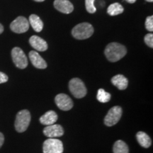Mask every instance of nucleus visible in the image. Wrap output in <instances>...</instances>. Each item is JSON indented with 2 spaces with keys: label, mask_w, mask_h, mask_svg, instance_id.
<instances>
[{
  "label": "nucleus",
  "mask_w": 153,
  "mask_h": 153,
  "mask_svg": "<svg viewBox=\"0 0 153 153\" xmlns=\"http://www.w3.org/2000/svg\"><path fill=\"white\" fill-rule=\"evenodd\" d=\"M104 53L108 61L115 62L125 56L127 53V49L123 45L120 43H111L107 45Z\"/></svg>",
  "instance_id": "1"
},
{
  "label": "nucleus",
  "mask_w": 153,
  "mask_h": 153,
  "mask_svg": "<svg viewBox=\"0 0 153 153\" xmlns=\"http://www.w3.org/2000/svg\"><path fill=\"white\" fill-rule=\"evenodd\" d=\"M94 27L89 23H81L74 26L72 30V35L78 40H85L91 37L94 33Z\"/></svg>",
  "instance_id": "2"
},
{
  "label": "nucleus",
  "mask_w": 153,
  "mask_h": 153,
  "mask_svg": "<svg viewBox=\"0 0 153 153\" xmlns=\"http://www.w3.org/2000/svg\"><path fill=\"white\" fill-rule=\"evenodd\" d=\"M30 122V114L28 110L24 109L18 112L15 120V128L18 133H23L27 130Z\"/></svg>",
  "instance_id": "3"
},
{
  "label": "nucleus",
  "mask_w": 153,
  "mask_h": 153,
  "mask_svg": "<svg viewBox=\"0 0 153 153\" xmlns=\"http://www.w3.org/2000/svg\"><path fill=\"white\" fill-rule=\"evenodd\" d=\"M69 89L75 98L81 99L87 94V88L84 82L79 78H73L69 82Z\"/></svg>",
  "instance_id": "4"
},
{
  "label": "nucleus",
  "mask_w": 153,
  "mask_h": 153,
  "mask_svg": "<svg viewBox=\"0 0 153 153\" xmlns=\"http://www.w3.org/2000/svg\"><path fill=\"white\" fill-rule=\"evenodd\" d=\"M63 150L62 142L58 139L48 138L43 143V153H62Z\"/></svg>",
  "instance_id": "5"
},
{
  "label": "nucleus",
  "mask_w": 153,
  "mask_h": 153,
  "mask_svg": "<svg viewBox=\"0 0 153 153\" xmlns=\"http://www.w3.org/2000/svg\"><path fill=\"white\" fill-rule=\"evenodd\" d=\"M122 112L123 111L120 106H116L111 108L104 118L105 125L108 127L116 125L121 118Z\"/></svg>",
  "instance_id": "6"
},
{
  "label": "nucleus",
  "mask_w": 153,
  "mask_h": 153,
  "mask_svg": "<svg viewBox=\"0 0 153 153\" xmlns=\"http://www.w3.org/2000/svg\"><path fill=\"white\" fill-rule=\"evenodd\" d=\"M11 57L13 62L17 68L25 69L28 66V59L24 51L20 48L15 47L11 51Z\"/></svg>",
  "instance_id": "7"
},
{
  "label": "nucleus",
  "mask_w": 153,
  "mask_h": 153,
  "mask_svg": "<svg viewBox=\"0 0 153 153\" xmlns=\"http://www.w3.org/2000/svg\"><path fill=\"white\" fill-rule=\"evenodd\" d=\"M10 28L16 33H23L29 28V22L24 16H18L10 24Z\"/></svg>",
  "instance_id": "8"
},
{
  "label": "nucleus",
  "mask_w": 153,
  "mask_h": 153,
  "mask_svg": "<svg viewBox=\"0 0 153 153\" xmlns=\"http://www.w3.org/2000/svg\"><path fill=\"white\" fill-rule=\"evenodd\" d=\"M55 102L57 106L62 111H69L73 107L72 99L65 94H59L55 98Z\"/></svg>",
  "instance_id": "9"
},
{
  "label": "nucleus",
  "mask_w": 153,
  "mask_h": 153,
  "mask_svg": "<svg viewBox=\"0 0 153 153\" xmlns=\"http://www.w3.org/2000/svg\"><path fill=\"white\" fill-rule=\"evenodd\" d=\"M43 134L48 138H56L62 136L64 134V130L59 124H53L47 126L43 129Z\"/></svg>",
  "instance_id": "10"
},
{
  "label": "nucleus",
  "mask_w": 153,
  "mask_h": 153,
  "mask_svg": "<svg viewBox=\"0 0 153 153\" xmlns=\"http://www.w3.org/2000/svg\"><path fill=\"white\" fill-rule=\"evenodd\" d=\"M53 4L57 11L64 14H70L74 9L72 4L68 0H55Z\"/></svg>",
  "instance_id": "11"
},
{
  "label": "nucleus",
  "mask_w": 153,
  "mask_h": 153,
  "mask_svg": "<svg viewBox=\"0 0 153 153\" xmlns=\"http://www.w3.org/2000/svg\"><path fill=\"white\" fill-rule=\"evenodd\" d=\"M29 58L35 68L38 69H45L47 68L46 62L36 51H30L29 53Z\"/></svg>",
  "instance_id": "12"
},
{
  "label": "nucleus",
  "mask_w": 153,
  "mask_h": 153,
  "mask_svg": "<svg viewBox=\"0 0 153 153\" xmlns=\"http://www.w3.org/2000/svg\"><path fill=\"white\" fill-rule=\"evenodd\" d=\"M30 45L38 51H45L48 49V44L45 40L38 36H33L29 39Z\"/></svg>",
  "instance_id": "13"
},
{
  "label": "nucleus",
  "mask_w": 153,
  "mask_h": 153,
  "mask_svg": "<svg viewBox=\"0 0 153 153\" xmlns=\"http://www.w3.org/2000/svg\"><path fill=\"white\" fill-rule=\"evenodd\" d=\"M57 115L54 111H48L40 118V122L43 125H53L57 121Z\"/></svg>",
  "instance_id": "14"
},
{
  "label": "nucleus",
  "mask_w": 153,
  "mask_h": 153,
  "mask_svg": "<svg viewBox=\"0 0 153 153\" xmlns=\"http://www.w3.org/2000/svg\"><path fill=\"white\" fill-rule=\"evenodd\" d=\"M111 82L113 85L117 87L119 90H124L128 85V80L122 74H117V75L113 76Z\"/></svg>",
  "instance_id": "15"
},
{
  "label": "nucleus",
  "mask_w": 153,
  "mask_h": 153,
  "mask_svg": "<svg viewBox=\"0 0 153 153\" xmlns=\"http://www.w3.org/2000/svg\"><path fill=\"white\" fill-rule=\"evenodd\" d=\"M136 138L138 143L143 148H148L152 145V140L150 136L145 132L139 131L136 134Z\"/></svg>",
  "instance_id": "16"
},
{
  "label": "nucleus",
  "mask_w": 153,
  "mask_h": 153,
  "mask_svg": "<svg viewBox=\"0 0 153 153\" xmlns=\"http://www.w3.org/2000/svg\"><path fill=\"white\" fill-rule=\"evenodd\" d=\"M29 24L36 32H41L43 30V23L40 17L36 14H31L29 16Z\"/></svg>",
  "instance_id": "17"
},
{
  "label": "nucleus",
  "mask_w": 153,
  "mask_h": 153,
  "mask_svg": "<svg viewBox=\"0 0 153 153\" xmlns=\"http://www.w3.org/2000/svg\"><path fill=\"white\" fill-rule=\"evenodd\" d=\"M114 153H129L128 147L126 143L123 140L116 141L113 147Z\"/></svg>",
  "instance_id": "18"
},
{
  "label": "nucleus",
  "mask_w": 153,
  "mask_h": 153,
  "mask_svg": "<svg viewBox=\"0 0 153 153\" xmlns=\"http://www.w3.org/2000/svg\"><path fill=\"white\" fill-rule=\"evenodd\" d=\"M123 7L119 3H114L111 4L107 9V13L110 16H116L123 12Z\"/></svg>",
  "instance_id": "19"
},
{
  "label": "nucleus",
  "mask_w": 153,
  "mask_h": 153,
  "mask_svg": "<svg viewBox=\"0 0 153 153\" xmlns=\"http://www.w3.org/2000/svg\"><path fill=\"white\" fill-rule=\"evenodd\" d=\"M97 100L101 103H107L111 100V96L109 93L106 92L104 89H99L98 91H97Z\"/></svg>",
  "instance_id": "20"
},
{
  "label": "nucleus",
  "mask_w": 153,
  "mask_h": 153,
  "mask_svg": "<svg viewBox=\"0 0 153 153\" xmlns=\"http://www.w3.org/2000/svg\"><path fill=\"white\" fill-rule=\"evenodd\" d=\"M94 1L95 0H85L86 9L90 14H94L97 11L94 6Z\"/></svg>",
  "instance_id": "21"
},
{
  "label": "nucleus",
  "mask_w": 153,
  "mask_h": 153,
  "mask_svg": "<svg viewBox=\"0 0 153 153\" xmlns=\"http://www.w3.org/2000/svg\"><path fill=\"white\" fill-rule=\"evenodd\" d=\"M145 28L150 32H152L153 30V16H150L147 17L145 20Z\"/></svg>",
  "instance_id": "22"
},
{
  "label": "nucleus",
  "mask_w": 153,
  "mask_h": 153,
  "mask_svg": "<svg viewBox=\"0 0 153 153\" xmlns=\"http://www.w3.org/2000/svg\"><path fill=\"white\" fill-rule=\"evenodd\" d=\"M144 41L145 43L148 45L149 47L152 48H153V35L152 33H148L145 36Z\"/></svg>",
  "instance_id": "23"
},
{
  "label": "nucleus",
  "mask_w": 153,
  "mask_h": 153,
  "mask_svg": "<svg viewBox=\"0 0 153 153\" xmlns=\"http://www.w3.org/2000/svg\"><path fill=\"white\" fill-rule=\"evenodd\" d=\"M8 76H7V74L4 73V72H0V84L5 83V82L8 81Z\"/></svg>",
  "instance_id": "24"
},
{
  "label": "nucleus",
  "mask_w": 153,
  "mask_h": 153,
  "mask_svg": "<svg viewBox=\"0 0 153 153\" xmlns=\"http://www.w3.org/2000/svg\"><path fill=\"white\" fill-rule=\"evenodd\" d=\"M4 142V136L3 134L0 132V148H1V146L3 145Z\"/></svg>",
  "instance_id": "25"
},
{
  "label": "nucleus",
  "mask_w": 153,
  "mask_h": 153,
  "mask_svg": "<svg viewBox=\"0 0 153 153\" xmlns=\"http://www.w3.org/2000/svg\"><path fill=\"white\" fill-rule=\"evenodd\" d=\"M3 31H4V27L2 25L0 24V34L2 33Z\"/></svg>",
  "instance_id": "26"
},
{
  "label": "nucleus",
  "mask_w": 153,
  "mask_h": 153,
  "mask_svg": "<svg viewBox=\"0 0 153 153\" xmlns=\"http://www.w3.org/2000/svg\"><path fill=\"white\" fill-rule=\"evenodd\" d=\"M126 1L130 4H133L136 1V0H126Z\"/></svg>",
  "instance_id": "27"
},
{
  "label": "nucleus",
  "mask_w": 153,
  "mask_h": 153,
  "mask_svg": "<svg viewBox=\"0 0 153 153\" xmlns=\"http://www.w3.org/2000/svg\"><path fill=\"white\" fill-rule=\"evenodd\" d=\"M34 1H38V2H42V1H44L45 0H34Z\"/></svg>",
  "instance_id": "28"
},
{
  "label": "nucleus",
  "mask_w": 153,
  "mask_h": 153,
  "mask_svg": "<svg viewBox=\"0 0 153 153\" xmlns=\"http://www.w3.org/2000/svg\"><path fill=\"white\" fill-rule=\"evenodd\" d=\"M147 1H148V2H152L153 0H146Z\"/></svg>",
  "instance_id": "29"
}]
</instances>
